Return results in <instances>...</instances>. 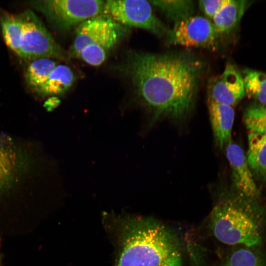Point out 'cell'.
I'll use <instances>...</instances> for the list:
<instances>
[{
    "mask_svg": "<svg viewBox=\"0 0 266 266\" xmlns=\"http://www.w3.org/2000/svg\"><path fill=\"white\" fill-rule=\"evenodd\" d=\"M251 211L233 200L222 201L213 208L210 225L214 236L227 245L253 247L262 241L259 222Z\"/></svg>",
    "mask_w": 266,
    "mask_h": 266,
    "instance_id": "4",
    "label": "cell"
},
{
    "mask_svg": "<svg viewBox=\"0 0 266 266\" xmlns=\"http://www.w3.org/2000/svg\"><path fill=\"white\" fill-rule=\"evenodd\" d=\"M210 120L215 142L220 148L232 142L234 111L232 106L208 100Z\"/></svg>",
    "mask_w": 266,
    "mask_h": 266,
    "instance_id": "12",
    "label": "cell"
},
{
    "mask_svg": "<svg viewBox=\"0 0 266 266\" xmlns=\"http://www.w3.org/2000/svg\"><path fill=\"white\" fill-rule=\"evenodd\" d=\"M244 0H229L212 19L215 29L222 35L232 32L243 16L247 5Z\"/></svg>",
    "mask_w": 266,
    "mask_h": 266,
    "instance_id": "13",
    "label": "cell"
},
{
    "mask_svg": "<svg viewBox=\"0 0 266 266\" xmlns=\"http://www.w3.org/2000/svg\"><path fill=\"white\" fill-rule=\"evenodd\" d=\"M208 100L233 106L245 95L243 81L240 72L234 65L228 64L222 73L215 76L208 83Z\"/></svg>",
    "mask_w": 266,
    "mask_h": 266,
    "instance_id": "10",
    "label": "cell"
},
{
    "mask_svg": "<svg viewBox=\"0 0 266 266\" xmlns=\"http://www.w3.org/2000/svg\"><path fill=\"white\" fill-rule=\"evenodd\" d=\"M226 152L232 171L233 180L237 189L244 197L256 199L259 192L242 149L232 142L227 145Z\"/></svg>",
    "mask_w": 266,
    "mask_h": 266,
    "instance_id": "11",
    "label": "cell"
},
{
    "mask_svg": "<svg viewBox=\"0 0 266 266\" xmlns=\"http://www.w3.org/2000/svg\"><path fill=\"white\" fill-rule=\"evenodd\" d=\"M74 80V74L69 66L57 65L38 92L47 96L62 95L69 89Z\"/></svg>",
    "mask_w": 266,
    "mask_h": 266,
    "instance_id": "14",
    "label": "cell"
},
{
    "mask_svg": "<svg viewBox=\"0 0 266 266\" xmlns=\"http://www.w3.org/2000/svg\"><path fill=\"white\" fill-rule=\"evenodd\" d=\"M244 119L249 132L266 136V105L252 104L246 110Z\"/></svg>",
    "mask_w": 266,
    "mask_h": 266,
    "instance_id": "20",
    "label": "cell"
},
{
    "mask_svg": "<svg viewBox=\"0 0 266 266\" xmlns=\"http://www.w3.org/2000/svg\"><path fill=\"white\" fill-rule=\"evenodd\" d=\"M174 24L193 16L194 3L193 0H152L149 1Z\"/></svg>",
    "mask_w": 266,
    "mask_h": 266,
    "instance_id": "16",
    "label": "cell"
},
{
    "mask_svg": "<svg viewBox=\"0 0 266 266\" xmlns=\"http://www.w3.org/2000/svg\"><path fill=\"white\" fill-rule=\"evenodd\" d=\"M20 15L23 30L19 56L33 60L44 58L67 60L68 53L55 41L33 12L27 10Z\"/></svg>",
    "mask_w": 266,
    "mask_h": 266,
    "instance_id": "6",
    "label": "cell"
},
{
    "mask_svg": "<svg viewBox=\"0 0 266 266\" xmlns=\"http://www.w3.org/2000/svg\"></svg>",
    "mask_w": 266,
    "mask_h": 266,
    "instance_id": "24",
    "label": "cell"
},
{
    "mask_svg": "<svg viewBox=\"0 0 266 266\" xmlns=\"http://www.w3.org/2000/svg\"><path fill=\"white\" fill-rule=\"evenodd\" d=\"M0 25L5 43L11 50L19 55L20 42L23 30L20 15L4 14L1 18Z\"/></svg>",
    "mask_w": 266,
    "mask_h": 266,
    "instance_id": "19",
    "label": "cell"
},
{
    "mask_svg": "<svg viewBox=\"0 0 266 266\" xmlns=\"http://www.w3.org/2000/svg\"><path fill=\"white\" fill-rule=\"evenodd\" d=\"M57 65L53 59L44 58L33 60L28 66L26 73L28 85L39 91Z\"/></svg>",
    "mask_w": 266,
    "mask_h": 266,
    "instance_id": "17",
    "label": "cell"
},
{
    "mask_svg": "<svg viewBox=\"0 0 266 266\" xmlns=\"http://www.w3.org/2000/svg\"><path fill=\"white\" fill-rule=\"evenodd\" d=\"M32 149L0 134V197L30 185L37 162Z\"/></svg>",
    "mask_w": 266,
    "mask_h": 266,
    "instance_id": "5",
    "label": "cell"
},
{
    "mask_svg": "<svg viewBox=\"0 0 266 266\" xmlns=\"http://www.w3.org/2000/svg\"><path fill=\"white\" fill-rule=\"evenodd\" d=\"M124 68L139 98L156 116L178 119L193 108L205 66L189 53L133 52Z\"/></svg>",
    "mask_w": 266,
    "mask_h": 266,
    "instance_id": "1",
    "label": "cell"
},
{
    "mask_svg": "<svg viewBox=\"0 0 266 266\" xmlns=\"http://www.w3.org/2000/svg\"><path fill=\"white\" fill-rule=\"evenodd\" d=\"M225 266H264V265L260 255L252 247H244L230 254Z\"/></svg>",
    "mask_w": 266,
    "mask_h": 266,
    "instance_id": "21",
    "label": "cell"
},
{
    "mask_svg": "<svg viewBox=\"0 0 266 266\" xmlns=\"http://www.w3.org/2000/svg\"><path fill=\"white\" fill-rule=\"evenodd\" d=\"M246 159L254 172L260 177L266 176V136L249 132Z\"/></svg>",
    "mask_w": 266,
    "mask_h": 266,
    "instance_id": "15",
    "label": "cell"
},
{
    "mask_svg": "<svg viewBox=\"0 0 266 266\" xmlns=\"http://www.w3.org/2000/svg\"><path fill=\"white\" fill-rule=\"evenodd\" d=\"M182 260L179 250L172 253L166 260L162 266H182Z\"/></svg>",
    "mask_w": 266,
    "mask_h": 266,
    "instance_id": "23",
    "label": "cell"
},
{
    "mask_svg": "<svg viewBox=\"0 0 266 266\" xmlns=\"http://www.w3.org/2000/svg\"><path fill=\"white\" fill-rule=\"evenodd\" d=\"M245 94L266 105V74L262 71L246 68L242 71Z\"/></svg>",
    "mask_w": 266,
    "mask_h": 266,
    "instance_id": "18",
    "label": "cell"
},
{
    "mask_svg": "<svg viewBox=\"0 0 266 266\" xmlns=\"http://www.w3.org/2000/svg\"><path fill=\"white\" fill-rule=\"evenodd\" d=\"M149 1L109 0L105 1L103 14L127 28L144 29L158 35L168 29L154 13Z\"/></svg>",
    "mask_w": 266,
    "mask_h": 266,
    "instance_id": "7",
    "label": "cell"
},
{
    "mask_svg": "<svg viewBox=\"0 0 266 266\" xmlns=\"http://www.w3.org/2000/svg\"><path fill=\"white\" fill-rule=\"evenodd\" d=\"M75 32L68 57L97 66L104 62L128 29L108 15L101 14L82 22Z\"/></svg>",
    "mask_w": 266,
    "mask_h": 266,
    "instance_id": "3",
    "label": "cell"
},
{
    "mask_svg": "<svg viewBox=\"0 0 266 266\" xmlns=\"http://www.w3.org/2000/svg\"><path fill=\"white\" fill-rule=\"evenodd\" d=\"M229 0H203L199 5L207 19L212 20Z\"/></svg>",
    "mask_w": 266,
    "mask_h": 266,
    "instance_id": "22",
    "label": "cell"
},
{
    "mask_svg": "<svg viewBox=\"0 0 266 266\" xmlns=\"http://www.w3.org/2000/svg\"><path fill=\"white\" fill-rule=\"evenodd\" d=\"M167 43L215 50L221 35L207 18L192 16L174 24L166 33Z\"/></svg>",
    "mask_w": 266,
    "mask_h": 266,
    "instance_id": "9",
    "label": "cell"
},
{
    "mask_svg": "<svg viewBox=\"0 0 266 266\" xmlns=\"http://www.w3.org/2000/svg\"><path fill=\"white\" fill-rule=\"evenodd\" d=\"M104 3L100 0H49L38 5L56 28L65 31L103 14Z\"/></svg>",
    "mask_w": 266,
    "mask_h": 266,
    "instance_id": "8",
    "label": "cell"
},
{
    "mask_svg": "<svg viewBox=\"0 0 266 266\" xmlns=\"http://www.w3.org/2000/svg\"><path fill=\"white\" fill-rule=\"evenodd\" d=\"M118 229L120 249L115 266H162L179 250L175 233L154 219L124 217Z\"/></svg>",
    "mask_w": 266,
    "mask_h": 266,
    "instance_id": "2",
    "label": "cell"
}]
</instances>
